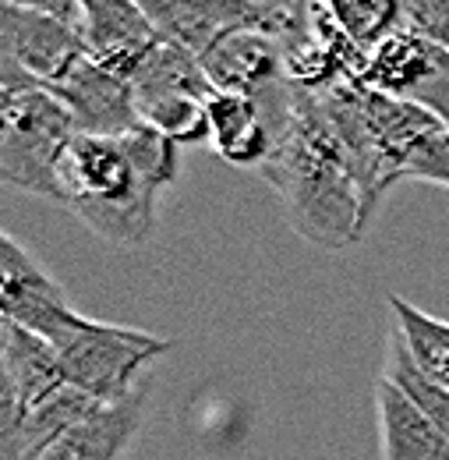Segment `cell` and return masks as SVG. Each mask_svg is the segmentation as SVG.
<instances>
[{
  "mask_svg": "<svg viewBox=\"0 0 449 460\" xmlns=\"http://www.w3.org/2000/svg\"><path fill=\"white\" fill-rule=\"evenodd\" d=\"M96 407H100V401L85 397L82 390L60 386L47 401L25 407L22 418L0 432V439H4L0 454H4V460H43L57 439L67 429H75L82 418H89Z\"/></svg>",
  "mask_w": 449,
  "mask_h": 460,
  "instance_id": "16",
  "label": "cell"
},
{
  "mask_svg": "<svg viewBox=\"0 0 449 460\" xmlns=\"http://www.w3.org/2000/svg\"><path fill=\"white\" fill-rule=\"evenodd\" d=\"M78 58H85V47L71 22L4 0L0 7V89L4 93L50 89L57 78L71 71V64Z\"/></svg>",
  "mask_w": 449,
  "mask_h": 460,
  "instance_id": "5",
  "label": "cell"
},
{
  "mask_svg": "<svg viewBox=\"0 0 449 460\" xmlns=\"http://www.w3.org/2000/svg\"><path fill=\"white\" fill-rule=\"evenodd\" d=\"M160 40L206 54L237 29H266V7L255 0H138Z\"/></svg>",
  "mask_w": 449,
  "mask_h": 460,
  "instance_id": "12",
  "label": "cell"
},
{
  "mask_svg": "<svg viewBox=\"0 0 449 460\" xmlns=\"http://www.w3.org/2000/svg\"><path fill=\"white\" fill-rule=\"evenodd\" d=\"M0 312L7 323L40 333L54 347L71 341L89 319L11 234L0 237Z\"/></svg>",
  "mask_w": 449,
  "mask_h": 460,
  "instance_id": "7",
  "label": "cell"
},
{
  "mask_svg": "<svg viewBox=\"0 0 449 460\" xmlns=\"http://www.w3.org/2000/svg\"><path fill=\"white\" fill-rule=\"evenodd\" d=\"M322 4L339 32L361 54H372L400 29H407L403 0H322Z\"/></svg>",
  "mask_w": 449,
  "mask_h": 460,
  "instance_id": "17",
  "label": "cell"
},
{
  "mask_svg": "<svg viewBox=\"0 0 449 460\" xmlns=\"http://www.w3.org/2000/svg\"><path fill=\"white\" fill-rule=\"evenodd\" d=\"M297 103V85L283 82L259 96H226L209 100V146L230 167L262 171L277 153L283 131L290 128Z\"/></svg>",
  "mask_w": 449,
  "mask_h": 460,
  "instance_id": "6",
  "label": "cell"
},
{
  "mask_svg": "<svg viewBox=\"0 0 449 460\" xmlns=\"http://www.w3.org/2000/svg\"><path fill=\"white\" fill-rule=\"evenodd\" d=\"M64 383L60 354L40 333L4 319L0 333V432L11 429L25 407L47 401Z\"/></svg>",
  "mask_w": 449,
  "mask_h": 460,
  "instance_id": "11",
  "label": "cell"
},
{
  "mask_svg": "<svg viewBox=\"0 0 449 460\" xmlns=\"http://www.w3.org/2000/svg\"><path fill=\"white\" fill-rule=\"evenodd\" d=\"M375 418L383 460H449V436L386 376L375 383Z\"/></svg>",
  "mask_w": 449,
  "mask_h": 460,
  "instance_id": "15",
  "label": "cell"
},
{
  "mask_svg": "<svg viewBox=\"0 0 449 460\" xmlns=\"http://www.w3.org/2000/svg\"><path fill=\"white\" fill-rule=\"evenodd\" d=\"M167 350L170 341L156 333L96 323V319H85V326L71 341L57 347L64 383L100 403H117L131 397L145 383L142 372Z\"/></svg>",
  "mask_w": 449,
  "mask_h": 460,
  "instance_id": "4",
  "label": "cell"
},
{
  "mask_svg": "<svg viewBox=\"0 0 449 460\" xmlns=\"http://www.w3.org/2000/svg\"><path fill=\"white\" fill-rule=\"evenodd\" d=\"M177 177V142L142 124L128 135H75L57 164L54 206L113 248H138L156 227L160 191Z\"/></svg>",
  "mask_w": 449,
  "mask_h": 460,
  "instance_id": "1",
  "label": "cell"
},
{
  "mask_svg": "<svg viewBox=\"0 0 449 460\" xmlns=\"http://www.w3.org/2000/svg\"><path fill=\"white\" fill-rule=\"evenodd\" d=\"M7 4H18V7H29V11H40V14H54L60 22H78V0H7Z\"/></svg>",
  "mask_w": 449,
  "mask_h": 460,
  "instance_id": "20",
  "label": "cell"
},
{
  "mask_svg": "<svg viewBox=\"0 0 449 460\" xmlns=\"http://www.w3.org/2000/svg\"><path fill=\"white\" fill-rule=\"evenodd\" d=\"M361 82L386 96L425 107L449 128V47L443 43L400 29L368 54Z\"/></svg>",
  "mask_w": 449,
  "mask_h": 460,
  "instance_id": "8",
  "label": "cell"
},
{
  "mask_svg": "<svg viewBox=\"0 0 449 460\" xmlns=\"http://www.w3.org/2000/svg\"><path fill=\"white\" fill-rule=\"evenodd\" d=\"M259 173L280 195L290 230L308 244L339 252L365 237V199L326 120L319 93L297 85L290 128L283 131L277 153Z\"/></svg>",
  "mask_w": 449,
  "mask_h": 460,
  "instance_id": "2",
  "label": "cell"
},
{
  "mask_svg": "<svg viewBox=\"0 0 449 460\" xmlns=\"http://www.w3.org/2000/svg\"><path fill=\"white\" fill-rule=\"evenodd\" d=\"M202 67L216 93L226 96H259L277 89L286 78L280 40L266 29H237L202 54Z\"/></svg>",
  "mask_w": 449,
  "mask_h": 460,
  "instance_id": "13",
  "label": "cell"
},
{
  "mask_svg": "<svg viewBox=\"0 0 449 460\" xmlns=\"http://www.w3.org/2000/svg\"><path fill=\"white\" fill-rule=\"evenodd\" d=\"M403 181H428L449 188V128L428 131L407 156L403 164Z\"/></svg>",
  "mask_w": 449,
  "mask_h": 460,
  "instance_id": "19",
  "label": "cell"
},
{
  "mask_svg": "<svg viewBox=\"0 0 449 460\" xmlns=\"http://www.w3.org/2000/svg\"><path fill=\"white\" fill-rule=\"evenodd\" d=\"M75 29L82 36L85 58L128 82L160 43L156 25L138 0H78Z\"/></svg>",
  "mask_w": 449,
  "mask_h": 460,
  "instance_id": "9",
  "label": "cell"
},
{
  "mask_svg": "<svg viewBox=\"0 0 449 460\" xmlns=\"http://www.w3.org/2000/svg\"><path fill=\"white\" fill-rule=\"evenodd\" d=\"M75 120L50 89L0 96V177L11 188L54 202L57 164L75 138Z\"/></svg>",
  "mask_w": 449,
  "mask_h": 460,
  "instance_id": "3",
  "label": "cell"
},
{
  "mask_svg": "<svg viewBox=\"0 0 449 460\" xmlns=\"http://www.w3.org/2000/svg\"><path fill=\"white\" fill-rule=\"evenodd\" d=\"M386 379H393L396 386L449 436V390H443V386L414 361L410 347H407L403 333H400L396 326H393V333H390V376H386Z\"/></svg>",
  "mask_w": 449,
  "mask_h": 460,
  "instance_id": "18",
  "label": "cell"
},
{
  "mask_svg": "<svg viewBox=\"0 0 449 460\" xmlns=\"http://www.w3.org/2000/svg\"><path fill=\"white\" fill-rule=\"evenodd\" d=\"M57 100L67 107L78 135H128L142 128L138 103H135V85L107 67H100L92 58H78L64 78L50 85Z\"/></svg>",
  "mask_w": 449,
  "mask_h": 460,
  "instance_id": "10",
  "label": "cell"
},
{
  "mask_svg": "<svg viewBox=\"0 0 449 460\" xmlns=\"http://www.w3.org/2000/svg\"><path fill=\"white\" fill-rule=\"evenodd\" d=\"M149 383H142L131 397L117 403H100L89 418L67 429L43 460H124L135 436L145 425Z\"/></svg>",
  "mask_w": 449,
  "mask_h": 460,
  "instance_id": "14",
  "label": "cell"
}]
</instances>
